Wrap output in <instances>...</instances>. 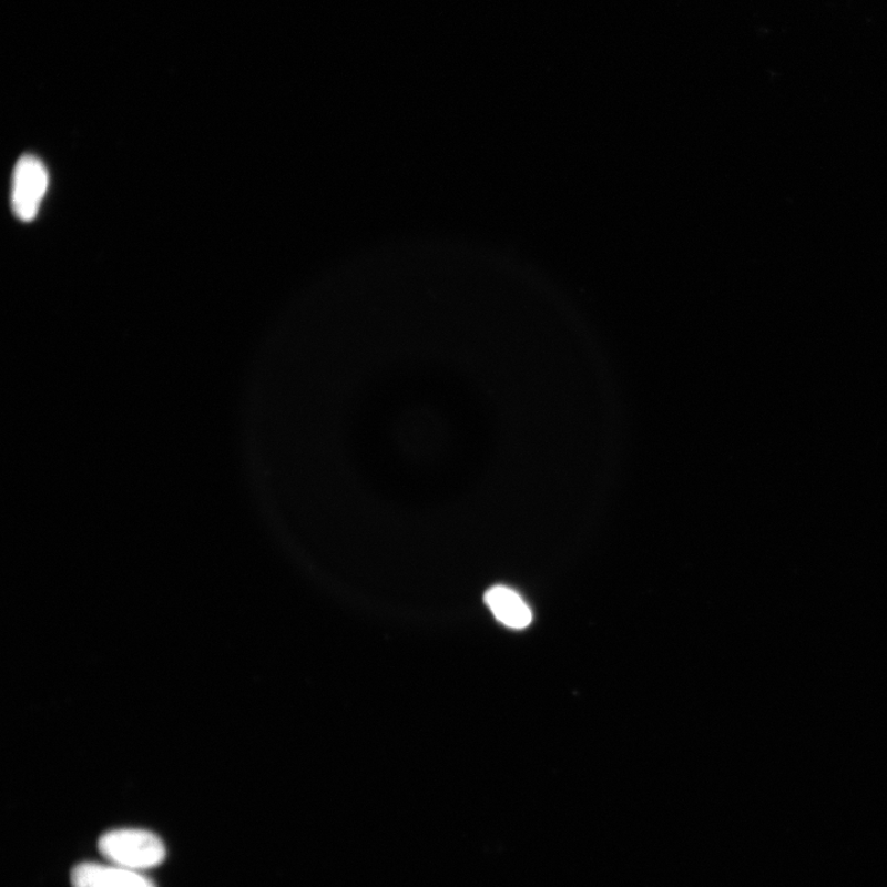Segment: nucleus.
Returning a JSON list of instances; mask_svg holds the SVG:
<instances>
[{
	"mask_svg": "<svg viewBox=\"0 0 887 887\" xmlns=\"http://www.w3.org/2000/svg\"><path fill=\"white\" fill-rule=\"evenodd\" d=\"M99 850L116 867L135 871L157 867L165 858L161 838L143 829L110 830L100 838Z\"/></svg>",
	"mask_w": 887,
	"mask_h": 887,
	"instance_id": "nucleus-1",
	"label": "nucleus"
},
{
	"mask_svg": "<svg viewBox=\"0 0 887 887\" xmlns=\"http://www.w3.org/2000/svg\"><path fill=\"white\" fill-rule=\"evenodd\" d=\"M49 172L35 155L26 154L18 161L11 185V208L22 222L35 220L49 188Z\"/></svg>",
	"mask_w": 887,
	"mask_h": 887,
	"instance_id": "nucleus-2",
	"label": "nucleus"
},
{
	"mask_svg": "<svg viewBox=\"0 0 887 887\" xmlns=\"http://www.w3.org/2000/svg\"><path fill=\"white\" fill-rule=\"evenodd\" d=\"M71 880L73 887H155L140 871L93 863L78 865Z\"/></svg>",
	"mask_w": 887,
	"mask_h": 887,
	"instance_id": "nucleus-3",
	"label": "nucleus"
},
{
	"mask_svg": "<svg viewBox=\"0 0 887 887\" xmlns=\"http://www.w3.org/2000/svg\"><path fill=\"white\" fill-rule=\"evenodd\" d=\"M485 602L496 619L510 629H526L531 624V609L523 598L506 585H495L488 590Z\"/></svg>",
	"mask_w": 887,
	"mask_h": 887,
	"instance_id": "nucleus-4",
	"label": "nucleus"
}]
</instances>
